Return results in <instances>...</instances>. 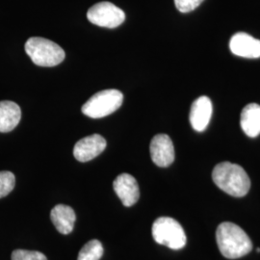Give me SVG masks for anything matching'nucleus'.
Instances as JSON below:
<instances>
[{"mask_svg": "<svg viewBox=\"0 0 260 260\" xmlns=\"http://www.w3.org/2000/svg\"><path fill=\"white\" fill-rule=\"evenodd\" d=\"M219 250L224 257L230 259L240 258L252 249V243L248 234L235 223H221L216 232Z\"/></svg>", "mask_w": 260, "mask_h": 260, "instance_id": "obj_1", "label": "nucleus"}, {"mask_svg": "<svg viewBox=\"0 0 260 260\" xmlns=\"http://www.w3.org/2000/svg\"><path fill=\"white\" fill-rule=\"evenodd\" d=\"M212 179L222 191L236 198L247 195L251 188V180L245 170L231 162H222L214 168Z\"/></svg>", "mask_w": 260, "mask_h": 260, "instance_id": "obj_2", "label": "nucleus"}, {"mask_svg": "<svg viewBox=\"0 0 260 260\" xmlns=\"http://www.w3.org/2000/svg\"><path fill=\"white\" fill-rule=\"evenodd\" d=\"M25 52L35 65L54 67L65 59V51L56 43L45 38L32 37L25 43Z\"/></svg>", "mask_w": 260, "mask_h": 260, "instance_id": "obj_3", "label": "nucleus"}, {"mask_svg": "<svg viewBox=\"0 0 260 260\" xmlns=\"http://www.w3.org/2000/svg\"><path fill=\"white\" fill-rule=\"evenodd\" d=\"M152 237L154 241L172 250H180L186 245L184 230L177 220L170 217H160L152 224Z\"/></svg>", "mask_w": 260, "mask_h": 260, "instance_id": "obj_4", "label": "nucleus"}, {"mask_svg": "<svg viewBox=\"0 0 260 260\" xmlns=\"http://www.w3.org/2000/svg\"><path fill=\"white\" fill-rule=\"evenodd\" d=\"M123 102L119 90L109 89L94 93L82 106V113L92 119H101L117 111Z\"/></svg>", "mask_w": 260, "mask_h": 260, "instance_id": "obj_5", "label": "nucleus"}, {"mask_svg": "<svg viewBox=\"0 0 260 260\" xmlns=\"http://www.w3.org/2000/svg\"><path fill=\"white\" fill-rule=\"evenodd\" d=\"M87 18L90 22L98 26L116 28L124 21L125 14L111 2L103 1L94 4L88 10Z\"/></svg>", "mask_w": 260, "mask_h": 260, "instance_id": "obj_6", "label": "nucleus"}, {"mask_svg": "<svg viewBox=\"0 0 260 260\" xmlns=\"http://www.w3.org/2000/svg\"><path fill=\"white\" fill-rule=\"evenodd\" d=\"M149 150L153 163L158 167H168L175 160L174 144L166 134L155 135L150 142Z\"/></svg>", "mask_w": 260, "mask_h": 260, "instance_id": "obj_7", "label": "nucleus"}, {"mask_svg": "<svg viewBox=\"0 0 260 260\" xmlns=\"http://www.w3.org/2000/svg\"><path fill=\"white\" fill-rule=\"evenodd\" d=\"M106 148V140L100 134H93L75 144L74 155L80 162H88L99 156Z\"/></svg>", "mask_w": 260, "mask_h": 260, "instance_id": "obj_8", "label": "nucleus"}, {"mask_svg": "<svg viewBox=\"0 0 260 260\" xmlns=\"http://www.w3.org/2000/svg\"><path fill=\"white\" fill-rule=\"evenodd\" d=\"M113 187L117 196L124 206L135 205L140 198L139 185L135 177L129 174H121L113 182Z\"/></svg>", "mask_w": 260, "mask_h": 260, "instance_id": "obj_9", "label": "nucleus"}, {"mask_svg": "<svg viewBox=\"0 0 260 260\" xmlns=\"http://www.w3.org/2000/svg\"><path fill=\"white\" fill-rule=\"evenodd\" d=\"M230 48L233 54L245 58H259L260 41L251 37L247 33L239 32L234 34L231 42Z\"/></svg>", "mask_w": 260, "mask_h": 260, "instance_id": "obj_10", "label": "nucleus"}, {"mask_svg": "<svg viewBox=\"0 0 260 260\" xmlns=\"http://www.w3.org/2000/svg\"><path fill=\"white\" fill-rule=\"evenodd\" d=\"M212 103L208 96H200L191 106L190 122L192 127L199 132H202L207 127L212 116Z\"/></svg>", "mask_w": 260, "mask_h": 260, "instance_id": "obj_11", "label": "nucleus"}, {"mask_svg": "<svg viewBox=\"0 0 260 260\" xmlns=\"http://www.w3.org/2000/svg\"><path fill=\"white\" fill-rule=\"evenodd\" d=\"M50 219L59 233L67 235L74 231L76 217L75 210L71 206L56 205L50 212Z\"/></svg>", "mask_w": 260, "mask_h": 260, "instance_id": "obj_12", "label": "nucleus"}, {"mask_svg": "<svg viewBox=\"0 0 260 260\" xmlns=\"http://www.w3.org/2000/svg\"><path fill=\"white\" fill-rule=\"evenodd\" d=\"M21 118L20 107L16 103L0 102V132L7 133L15 129Z\"/></svg>", "mask_w": 260, "mask_h": 260, "instance_id": "obj_13", "label": "nucleus"}, {"mask_svg": "<svg viewBox=\"0 0 260 260\" xmlns=\"http://www.w3.org/2000/svg\"><path fill=\"white\" fill-rule=\"evenodd\" d=\"M240 124L242 129L249 137H256L260 134V105L250 103L242 110Z\"/></svg>", "mask_w": 260, "mask_h": 260, "instance_id": "obj_14", "label": "nucleus"}, {"mask_svg": "<svg viewBox=\"0 0 260 260\" xmlns=\"http://www.w3.org/2000/svg\"><path fill=\"white\" fill-rule=\"evenodd\" d=\"M103 246L99 240H91L84 245L77 260H100L103 255Z\"/></svg>", "mask_w": 260, "mask_h": 260, "instance_id": "obj_15", "label": "nucleus"}, {"mask_svg": "<svg viewBox=\"0 0 260 260\" xmlns=\"http://www.w3.org/2000/svg\"><path fill=\"white\" fill-rule=\"evenodd\" d=\"M16 185V177L8 171L0 172V199L9 195Z\"/></svg>", "mask_w": 260, "mask_h": 260, "instance_id": "obj_16", "label": "nucleus"}, {"mask_svg": "<svg viewBox=\"0 0 260 260\" xmlns=\"http://www.w3.org/2000/svg\"><path fill=\"white\" fill-rule=\"evenodd\" d=\"M12 260H47V256L37 251L15 250L11 255Z\"/></svg>", "mask_w": 260, "mask_h": 260, "instance_id": "obj_17", "label": "nucleus"}, {"mask_svg": "<svg viewBox=\"0 0 260 260\" xmlns=\"http://www.w3.org/2000/svg\"><path fill=\"white\" fill-rule=\"evenodd\" d=\"M204 0H175L177 9L181 13H189L198 8Z\"/></svg>", "mask_w": 260, "mask_h": 260, "instance_id": "obj_18", "label": "nucleus"}]
</instances>
